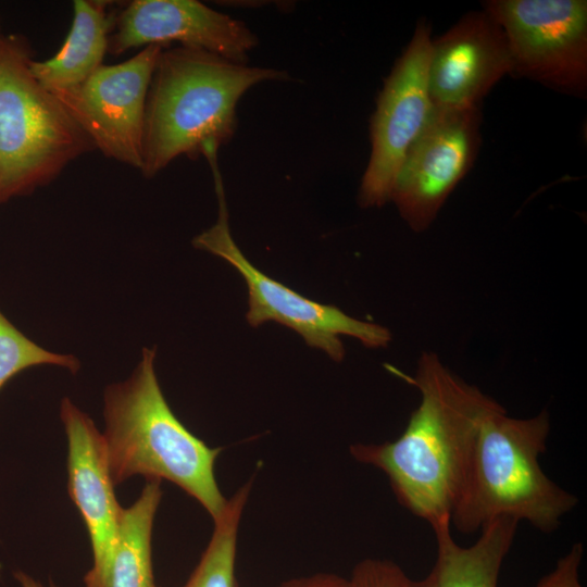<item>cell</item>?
I'll use <instances>...</instances> for the list:
<instances>
[{
  "instance_id": "ba28073f",
  "label": "cell",
  "mask_w": 587,
  "mask_h": 587,
  "mask_svg": "<svg viewBox=\"0 0 587 587\" xmlns=\"http://www.w3.org/2000/svg\"><path fill=\"white\" fill-rule=\"evenodd\" d=\"M430 30L426 21H419L378 95L370 126L371 155L358 197L363 208L390 201L403 158L433 111L428 92Z\"/></svg>"
},
{
  "instance_id": "2e32d148",
  "label": "cell",
  "mask_w": 587,
  "mask_h": 587,
  "mask_svg": "<svg viewBox=\"0 0 587 587\" xmlns=\"http://www.w3.org/2000/svg\"><path fill=\"white\" fill-rule=\"evenodd\" d=\"M161 499V480L149 479L138 499L123 511L111 587H158L153 575L151 538Z\"/></svg>"
},
{
  "instance_id": "6da1fadb",
  "label": "cell",
  "mask_w": 587,
  "mask_h": 587,
  "mask_svg": "<svg viewBox=\"0 0 587 587\" xmlns=\"http://www.w3.org/2000/svg\"><path fill=\"white\" fill-rule=\"evenodd\" d=\"M421 394L404 432L394 441L357 442L352 458L387 476L398 502L432 527L451 523L484 420L503 408L470 385L438 355L424 352L414 376Z\"/></svg>"
},
{
  "instance_id": "7a4b0ae2",
  "label": "cell",
  "mask_w": 587,
  "mask_h": 587,
  "mask_svg": "<svg viewBox=\"0 0 587 587\" xmlns=\"http://www.w3.org/2000/svg\"><path fill=\"white\" fill-rule=\"evenodd\" d=\"M287 73L191 47L162 49L148 89L140 171L153 177L180 155L220 148L234 135L236 105L262 82Z\"/></svg>"
},
{
  "instance_id": "52a82bcc",
  "label": "cell",
  "mask_w": 587,
  "mask_h": 587,
  "mask_svg": "<svg viewBox=\"0 0 587 587\" xmlns=\"http://www.w3.org/2000/svg\"><path fill=\"white\" fill-rule=\"evenodd\" d=\"M483 9L505 35L512 75L585 97L587 1L488 0Z\"/></svg>"
},
{
  "instance_id": "3957f363",
  "label": "cell",
  "mask_w": 587,
  "mask_h": 587,
  "mask_svg": "<svg viewBox=\"0 0 587 587\" xmlns=\"http://www.w3.org/2000/svg\"><path fill=\"white\" fill-rule=\"evenodd\" d=\"M155 347L143 348L133 374L104 391L102 434L115 485L134 475L168 480L217 520L227 499L215 477L221 448H210L189 432L167 404L159 385Z\"/></svg>"
},
{
  "instance_id": "5bb4252c",
  "label": "cell",
  "mask_w": 587,
  "mask_h": 587,
  "mask_svg": "<svg viewBox=\"0 0 587 587\" xmlns=\"http://www.w3.org/2000/svg\"><path fill=\"white\" fill-rule=\"evenodd\" d=\"M519 522L499 517L486 524L479 538L462 547L451 535V523L433 528L437 557L428 575L414 587H498L503 561L515 538Z\"/></svg>"
},
{
  "instance_id": "8992f818",
  "label": "cell",
  "mask_w": 587,
  "mask_h": 587,
  "mask_svg": "<svg viewBox=\"0 0 587 587\" xmlns=\"http://www.w3.org/2000/svg\"><path fill=\"white\" fill-rule=\"evenodd\" d=\"M218 201L216 223L198 235L192 245L228 262L243 277L248 288L246 319L252 327L274 321L298 333L308 346L324 351L334 361H341L345 348L340 335L358 339L365 347H386L390 332L378 324L349 316L334 305L310 300L268 277L242 254L229 226L225 193L217 162L210 161Z\"/></svg>"
},
{
  "instance_id": "5b68a950",
  "label": "cell",
  "mask_w": 587,
  "mask_h": 587,
  "mask_svg": "<svg viewBox=\"0 0 587 587\" xmlns=\"http://www.w3.org/2000/svg\"><path fill=\"white\" fill-rule=\"evenodd\" d=\"M30 48L0 34V204L52 182L95 150L80 125L33 75Z\"/></svg>"
},
{
  "instance_id": "7402d4cb",
  "label": "cell",
  "mask_w": 587,
  "mask_h": 587,
  "mask_svg": "<svg viewBox=\"0 0 587 587\" xmlns=\"http://www.w3.org/2000/svg\"><path fill=\"white\" fill-rule=\"evenodd\" d=\"M14 576L22 587H43L41 583L34 579L32 576H29L25 572L18 571L14 574ZM50 587H55V586L51 585Z\"/></svg>"
},
{
  "instance_id": "30bf717a",
  "label": "cell",
  "mask_w": 587,
  "mask_h": 587,
  "mask_svg": "<svg viewBox=\"0 0 587 587\" xmlns=\"http://www.w3.org/2000/svg\"><path fill=\"white\" fill-rule=\"evenodd\" d=\"M163 47H143L132 59L101 65L80 85L52 92L105 157L140 170L145 111Z\"/></svg>"
},
{
  "instance_id": "9a60e30c",
  "label": "cell",
  "mask_w": 587,
  "mask_h": 587,
  "mask_svg": "<svg viewBox=\"0 0 587 587\" xmlns=\"http://www.w3.org/2000/svg\"><path fill=\"white\" fill-rule=\"evenodd\" d=\"M105 8L102 1H74L72 26L60 51L49 60L30 63L33 75L45 88L52 92L71 89L102 65L114 21Z\"/></svg>"
},
{
  "instance_id": "277c9868",
  "label": "cell",
  "mask_w": 587,
  "mask_h": 587,
  "mask_svg": "<svg viewBox=\"0 0 587 587\" xmlns=\"http://www.w3.org/2000/svg\"><path fill=\"white\" fill-rule=\"evenodd\" d=\"M547 410L528 419L504 408L480 425L451 525L472 534L499 517L526 521L544 533L555 530L578 499L552 482L539 457L547 449Z\"/></svg>"
},
{
  "instance_id": "4fadbf2b",
  "label": "cell",
  "mask_w": 587,
  "mask_h": 587,
  "mask_svg": "<svg viewBox=\"0 0 587 587\" xmlns=\"http://www.w3.org/2000/svg\"><path fill=\"white\" fill-rule=\"evenodd\" d=\"M508 74H512V60L505 35L484 9L466 13L432 39L428 92L436 108L479 107Z\"/></svg>"
},
{
  "instance_id": "8fae6325",
  "label": "cell",
  "mask_w": 587,
  "mask_h": 587,
  "mask_svg": "<svg viewBox=\"0 0 587 587\" xmlns=\"http://www.w3.org/2000/svg\"><path fill=\"white\" fill-rule=\"evenodd\" d=\"M172 42L247 64L258 38L243 22L196 0H135L114 16L108 52Z\"/></svg>"
},
{
  "instance_id": "d6986e66",
  "label": "cell",
  "mask_w": 587,
  "mask_h": 587,
  "mask_svg": "<svg viewBox=\"0 0 587 587\" xmlns=\"http://www.w3.org/2000/svg\"><path fill=\"white\" fill-rule=\"evenodd\" d=\"M349 582L351 587H414V580L398 564L372 558L354 565Z\"/></svg>"
},
{
  "instance_id": "ac0fdd59",
  "label": "cell",
  "mask_w": 587,
  "mask_h": 587,
  "mask_svg": "<svg viewBox=\"0 0 587 587\" xmlns=\"http://www.w3.org/2000/svg\"><path fill=\"white\" fill-rule=\"evenodd\" d=\"M46 364L65 367L72 373L80 366L76 357L48 351L30 340L0 310V389L24 370Z\"/></svg>"
},
{
  "instance_id": "ffe728a7",
  "label": "cell",
  "mask_w": 587,
  "mask_h": 587,
  "mask_svg": "<svg viewBox=\"0 0 587 587\" xmlns=\"http://www.w3.org/2000/svg\"><path fill=\"white\" fill-rule=\"evenodd\" d=\"M584 554L580 542L572 545L570 550L562 555L554 569L546 574L536 587H583L579 580V567Z\"/></svg>"
},
{
  "instance_id": "44dd1931",
  "label": "cell",
  "mask_w": 587,
  "mask_h": 587,
  "mask_svg": "<svg viewBox=\"0 0 587 587\" xmlns=\"http://www.w3.org/2000/svg\"><path fill=\"white\" fill-rule=\"evenodd\" d=\"M274 587H351L349 578L335 573H315L285 580Z\"/></svg>"
},
{
  "instance_id": "7c38bea8",
  "label": "cell",
  "mask_w": 587,
  "mask_h": 587,
  "mask_svg": "<svg viewBox=\"0 0 587 587\" xmlns=\"http://www.w3.org/2000/svg\"><path fill=\"white\" fill-rule=\"evenodd\" d=\"M60 416L68 446V492L86 524L92 549L85 587H111L124 509L115 498L104 439L93 421L68 398L62 400Z\"/></svg>"
},
{
  "instance_id": "e0dca14e",
  "label": "cell",
  "mask_w": 587,
  "mask_h": 587,
  "mask_svg": "<svg viewBox=\"0 0 587 587\" xmlns=\"http://www.w3.org/2000/svg\"><path fill=\"white\" fill-rule=\"evenodd\" d=\"M251 488L252 479L227 499L224 512L213 521V533L205 550L182 587H237L238 530Z\"/></svg>"
},
{
  "instance_id": "9c48e42d",
  "label": "cell",
  "mask_w": 587,
  "mask_h": 587,
  "mask_svg": "<svg viewBox=\"0 0 587 587\" xmlns=\"http://www.w3.org/2000/svg\"><path fill=\"white\" fill-rule=\"evenodd\" d=\"M479 107L433 108L409 147L390 195L415 233L426 230L457 185L472 168L480 146Z\"/></svg>"
}]
</instances>
